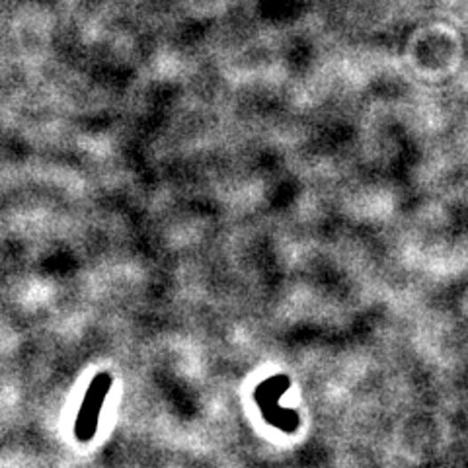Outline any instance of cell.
<instances>
[{
    "mask_svg": "<svg viewBox=\"0 0 468 468\" xmlns=\"http://www.w3.org/2000/svg\"><path fill=\"white\" fill-rule=\"evenodd\" d=\"M107 383H109L107 375H102L91 386V393H88V396H86L84 408H83L81 417H78V424H76V433L81 435V440H88V437H91V433L96 430L99 404H102V401H104Z\"/></svg>",
    "mask_w": 468,
    "mask_h": 468,
    "instance_id": "6da1fadb",
    "label": "cell"
}]
</instances>
